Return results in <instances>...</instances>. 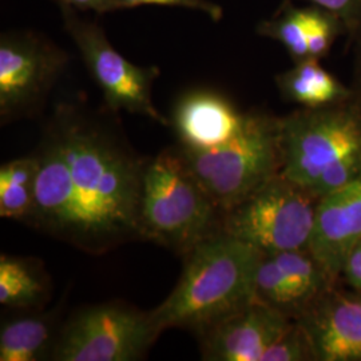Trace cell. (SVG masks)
Returning <instances> with one entry per match:
<instances>
[{
    "instance_id": "obj_1",
    "label": "cell",
    "mask_w": 361,
    "mask_h": 361,
    "mask_svg": "<svg viewBox=\"0 0 361 361\" xmlns=\"http://www.w3.org/2000/svg\"><path fill=\"white\" fill-rule=\"evenodd\" d=\"M34 153L39 170L30 226L92 255L141 238L147 159L113 123L80 104H59Z\"/></svg>"
},
{
    "instance_id": "obj_2",
    "label": "cell",
    "mask_w": 361,
    "mask_h": 361,
    "mask_svg": "<svg viewBox=\"0 0 361 361\" xmlns=\"http://www.w3.org/2000/svg\"><path fill=\"white\" fill-rule=\"evenodd\" d=\"M262 256L222 229L197 244L183 256L178 284L150 312L158 329L182 328L201 336L255 301Z\"/></svg>"
},
{
    "instance_id": "obj_3",
    "label": "cell",
    "mask_w": 361,
    "mask_h": 361,
    "mask_svg": "<svg viewBox=\"0 0 361 361\" xmlns=\"http://www.w3.org/2000/svg\"><path fill=\"white\" fill-rule=\"evenodd\" d=\"M281 173L317 198L361 177V101L280 116Z\"/></svg>"
},
{
    "instance_id": "obj_4",
    "label": "cell",
    "mask_w": 361,
    "mask_h": 361,
    "mask_svg": "<svg viewBox=\"0 0 361 361\" xmlns=\"http://www.w3.org/2000/svg\"><path fill=\"white\" fill-rule=\"evenodd\" d=\"M222 212L194 178L178 149L147 161L143 176L140 234L185 256L221 231Z\"/></svg>"
},
{
    "instance_id": "obj_5",
    "label": "cell",
    "mask_w": 361,
    "mask_h": 361,
    "mask_svg": "<svg viewBox=\"0 0 361 361\" xmlns=\"http://www.w3.org/2000/svg\"><path fill=\"white\" fill-rule=\"evenodd\" d=\"M194 178L222 214L283 169L280 116L249 113L245 129L214 149L178 147Z\"/></svg>"
},
{
    "instance_id": "obj_6",
    "label": "cell",
    "mask_w": 361,
    "mask_h": 361,
    "mask_svg": "<svg viewBox=\"0 0 361 361\" xmlns=\"http://www.w3.org/2000/svg\"><path fill=\"white\" fill-rule=\"evenodd\" d=\"M319 198L283 173L222 214L221 229L262 255L310 247Z\"/></svg>"
},
{
    "instance_id": "obj_7",
    "label": "cell",
    "mask_w": 361,
    "mask_h": 361,
    "mask_svg": "<svg viewBox=\"0 0 361 361\" xmlns=\"http://www.w3.org/2000/svg\"><path fill=\"white\" fill-rule=\"evenodd\" d=\"M161 334L150 312L116 301L90 305L61 324L50 360H140Z\"/></svg>"
},
{
    "instance_id": "obj_8",
    "label": "cell",
    "mask_w": 361,
    "mask_h": 361,
    "mask_svg": "<svg viewBox=\"0 0 361 361\" xmlns=\"http://www.w3.org/2000/svg\"><path fill=\"white\" fill-rule=\"evenodd\" d=\"M63 23L68 35L80 52L91 78L104 94L111 111H128L147 116L169 126L152 98V89L159 75L155 66H137L116 51L104 30L82 19L74 8L62 7Z\"/></svg>"
},
{
    "instance_id": "obj_9",
    "label": "cell",
    "mask_w": 361,
    "mask_h": 361,
    "mask_svg": "<svg viewBox=\"0 0 361 361\" xmlns=\"http://www.w3.org/2000/svg\"><path fill=\"white\" fill-rule=\"evenodd\" d=\"M68 63L59 46L30 31L0 38V118L3 123L34 116Z\"/></svg>"
},
{
    "instance_id": "obj_10",
    "label": "cell",
    "mask_w": 361,
    "mask_h": 361,
    "mask_svg": "<svg viewBox=\"0 0 361 361\" xmlns=\"http://www.w3.org/2000/svg\"><path fill=\"white\" fill-rule=\"evenodd\" d=\"M296 322L310 337L316 361H361L360 292L335 285Z\"/></svg>"
},
{
    "instance_id": "obj_11",
    "label": "cell",
    "mask_w": 361,
    "mask_h": 361,
    "mask_svg": "<svg viewBox=\"0 0 361 361\" xmlns=\"http://www.w3.org/2000/svg\"><path fill=\"white\" fill-rule=\"evenodd\" d=\"M295 320L255 300L200 337L202 359L261 361L267 349Z\"/></svg>"
},
{
    "instance_id": "obj_12",
    "label": "cell",
    "mask_w": 361,
    "mask_h": 361,
    "mask_svg": "<svg viewBox=\"0 0 361 361\" xmlns=\"http://www.w3.org/2000/svg\"><path fill=\"white\" fill-rule=\"evenodd\" d=\"M361 240V177L319 198L310 253L336 281L350 249Z\"/></svg>"
},
{
    "instance_id": "obj_13",
    "label": "cell",
    "mask_w": 361,
    "mask_h": 361,
    "mask_svg": "<svg viewBox=\"0 0 361 361\" xmlns=\"http://www.w3.org/2000/svg\"><path fill=\"white\" fill-rule=\"evenodd\" d=\"M247 118L249 113L240 111L217 91L193 90L178 99L170 123L182 147L207 150L238 137Z\"/></svg>"
},
{
    "instance_id": "obj_14",
    "label": "cell",
    "mask_w": 361,
    "mask_h": 361,
    "mask_svg": "<svg viewBox=\"0 0 361 361\" xmlns=\"http://www.w3.org/2000/svg\"><path fill=\"white\" fill-rule=\"evenodd\" d=\"M61 310L35 313L26 310L1 324L0 361H38L50 359L61 328Z\"/></svg>"
},
{
    "instance_id": "obj_15",
    "label": "cell",
    "mask_w": 361,
    "mask_h": 361,
    "mask_svg": "<svg viewBox=\"0 0 361 361\" xmlns=\"http://www.w3.org/2000/svg\"><path fill=\"white\" fill-rule=\"evenodd\" d=\"M285 101L305 109H316L348 101L355 91L320 65L317 59H304L276 77Z\"/></svg>"
},
{
    "instance_id": "obj_16",
    "label": "cell",
    "mask_w": 361,
    "mask_h": 361,
    "mask_svg": "<svg viewBox=\"0 0 361 361\" xmlns=\"http://www.w3.org/2000/svg\"><path fill=\"white\" fill-rule=\"evenodd\" d=\"M50 296L49 274L38 259L0 257V304L10 310H38Z\"/></svg>"
},
{
    "instance_id": "obj_17",
    "label": "cell",
    "mask_w": 361,
    "mask_h": 361,
    "mask_svg": "<svg viewBox=\"0 0 361 361\" xmlns=\"http://www.w3.org/2000/svg\"><path fill=\"white\" fill-rule=\"evenodd\" d=\"M39 162L35 153L0 168V217L26 222L35 201Z\"/></svg>"
},
{
    "instance_id": "obj_18",
    "label": "cell",
    "mask_w": 361,
    "mask_h": 361,
    "mask_svg": "<svg viewBox=\"0 0 361 361\" xmlns=\"http://www.w3.org/2000/svg\"><path fill=\"white\" fill-rule=\"evenodd\" d=\"M310 7L286 6L276 16L259 23L257 32L281 43L295 62L310 59L308 55Z\"/></svg>"
},
{
    "instance_id": "obj_19",
    "label": "cell",
    "mask_w": 361,
    "mask_h": 361,
    "mask_svg": "<svg viewBox=\"0 0 361 361\" xmlns=\"http://www.w3.org/2000/svg\"><path fill=\"white\" fill-rule=\"evenodd\" d=\"M341 34H345V27L335 13L310 4L308 27L310 59L322 61L331 51L336 39Z\"/></svg>"
},
{
    "instance_id": "obj_20",
    "label": "cell",
    "mask_w": 361,
    "mask_h": 361,
    "mask_svg": "<svg viewBox=\"0 0 361 361\" xmlns=\"http://www.w3.org/2000/svg\"><path fill=\"white\" fill-rule=\"evenodd\" d=\"M261 361H316L310 337L296 320L262 356Z\"/></svg>"
},
{
    "instance_id": "obj_21",
    "label": "cell",
    "mask_w": 361,
    "mask_h": 361,
    "mask_svg": "<svg viewBox=\"0 0 361 361\" xmlns=\"http://www.w3.org/2000/svg\"><path fill=\"white\" fill-rule=\"evenodd\" d=\"M305 1L335 13L345 27V34L360 40L361 0H305Z\"/></svg>"
},
{
    "instance_id": "obj_22",
    "label": "cell",
    "mask_w": 361,
    "mask_h": 361,
    "mask_svg": "<svg viewBox=\"0 0 361 361\" xmlns=\"http://www.w3.org/2000/svg\"><path fill=\"white\" fill-rule=\"evenodd\" d=\"M123 4L125 8H131L137 6H169V7H182L198 13H207L213 20H219L222 16V10L217 4L209 0H118Z\"/></svg>"
},
{
    "instance_id": "obj_23",
    "label": "cell",
    "mask_w": 361,
    "mask_h": 361,
    "mask_svg": "<svg viewBox=\"0 0 361 361\" xmlns=\"http://www.w3.org/2000/svg\"><path fill=\"white\" fill-rule=\"evenodd\" d=\"M340 280L350 289L361 293V240L350 249L344 259Z\"/></svg>"
},
{
    "instance_id": "obj_24",
    "label": "cell",
    "mask_w": 361,
    "mask_h": 361,
    "mask_svg": "<svg viewBox=\"0 0 361 361\" xmlns=\"http://www.w3.org/2000/svg\"><path fill=\"white\" fill-rule=\"evenodd\" d=\"M61 7H70L74 10H90L94 13H114L125 8L118 0H56Z\"/></svg>"
},
{
    "instance_id": "obj_25",
    "label": "cell",
    "mask_w": 361,
    "mask_h": 361,
    "mask_svg": "<svg viewBox=\"0 0 361 361\" xmlns=\"http://www.w3.org/2000/svg\"><path fill=\"white\" fill-rule=\"evenodd\" d=\"M355 91V95L361 101V39L360 50L357 52V59H356V75H355V86L352 87Z\"/></svg>"
}]
</instances>
